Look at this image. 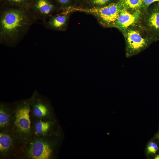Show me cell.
I'll return each mask as SVG.
<instances>
[{
	"label": "cell",
	"instance_id": "6",
	"mask_svg": "<svg viewBox=\"0 0 159 159\" xmlns=\"http://www.w3.org/2000/svg\"><path fill=\"white\" fill-rule=\"evenodd\" d=\"M138 24L147 31L155 41L159 40V2L143 13Z\"/></svg>",
	"mask_w": 159,
	"mask_h": 159
},
{
	"label": "cell",
	"instance_id": "18",
	"mask_svg": "<svg viewBox=\"0 0 159 159\" xmlns=\"http://www.w3.org/2000/svg\"><path fill=\"white\" fill-rule=\"evenodd\" d=\"M144 1L146 11L152 4L155 2H159V0H144Z\"/></svg>",
	"mask_w": 159,
	"mask_h": 159
},
{
	"label": "cell",
	"instance_id": "11",
	"mask_svg": "<svg viewBox=\"0 0 159 159\" xmlns=\"http://www.w3.org/2000/svg\"><path fill=\"white\" fill-rule=\"evenodd\" d=\"M12 117V110L3 104L0 108V127L1 130H10Z\"/></svg>",
	"mask_w": 159,
	"mask_h": 159
},
{
	"label": "cell",
	"instance_id": "9",
	"mask_svg": "<svg viewBox=\"0 0 159 159\" xmlns=\"http://www.w3.org/2000/svg\"><path fill=\"white\" fill-rule=\"evenodd\" d=\"M52 125L49 118L36 120L32 124V135L34 137L48 136Z\"/></svg>",
	"mask_w": 159,
	"mask_h": 159
},
{
	"label": "cell",
	"instance_id": "17",
	"mask_svg": "<svg viewBox=\"0 0 159 159\" xmlns=\"http://www.w3.org/2000/svg\"><path fill=\"white\" fill-rule=\"evenodd\" d=\"M11 4L17 6H22L27 4L30 0H6Z\"/></svg>",
	"mask_w": 159,
	"mask_h": 159
},
{
	"label": "cell",
	"instance_id": "8",
	"mask_svg": "<svg viewBox=\"0 0 159 159\" xmlns=\"http://www.w3.org/2000/svg\"><path fill=\"white\" fill-rule=\"evenodd\" d=\"M142 14L140 12L131 11L122 8L112 27L117 29L123 33L130 26L138 23Z\"/></svg>",
	"mask_w": 159,
	"mask_h": 159
},
{
	"label": "cell",
	"instance_id": "15",
	"mask_svg": "<svg viewBox=\"0 0 159 159\" xmlns=\"http://www.w3.org/2000/svg\"><path fill=\"white\" fill-rule=\"evenodd\" d=\"M112 0H90L94 7H99L106 6L112 2Z\"/></svg>",
	"mask_w": 159,
	"mask_h": 159
},
{
	"label": "cell",
	"instance_id": "19",
	"mask_svg": "<svg viewBox=\"0 0 159 159\" xmlns=\"http://www.w3.org/2000/svg\"><path fill=\"white\" fill-rule=\"evenodd\" d=\"M57 1L61 4L66 5L69 3V0H57Z\"/></svg>",
	"mask_w": 159,
	"mask_h": 159
},
{
	"label": "cell",
	"instance_id": "7",
	"mask_svg": "<svg viewBox=\"0 0 159 159\" xmlns=\"http://www.w3.org/2000/svg\"><path fill=\"white\" fill-rule=\"evenodd\" d=\"M30 99L32 116L36 120L49 118L51 106L47 100L36 92Z\"/></svg>",
	"mask_w": 159,
	"mask_h": 159
},
{
	"label": "cell",
	"instance_id": "4",
	"mask_svg": "<svg viewBox=\"0 0 159 159\" xmlns=\"http://www.w3.org/2000/svg\"><path fill=\"white\" fill-rule=\"evenodd\" d=\"M54 152L53 143L48 136L34 137L29 143L27 155L30 158L49 159Z\"/></svg>",
	"mask_w": 159,
	"mask_h": 159
},
{
	"label": "cell",
	"instance_id": "5",
	"mask_svg": "<svg viewBox=\"0 0 159 159\" xmlns=\"http://www.w3.org/2000/svg\"><path fill=\"white\" fill-rule=\"evenodd\" d=\"M122 8L120 3L118 1L103 6L93 7L83 11L95 16L105 26L112 27Z\"/></svg>",
	"mask_w": 159,
	"mask_h": 159
},
{
	"label": "cell",
	"instance_id": "2",
	"mask_svg": "<svg viewBox=\"0 0 159 159\" xmlns=\"http://www.w3.org/2000/svg\"><path fill=\"white\" fill-rule=\"evenodd\" d=\"M14 108L10 130L16 138L23 141L29 140L32 137V127L31 99L17 102Z\"/></svg>",
	"mask_w": 159,
	"mask_h": 159
},
{
	"label": "cell",
	"instance_id": "1",
	"mask_svg": "<svg viewBox=\"0 0 159 159\" xmlns=\"http://www.w3.org/2000/svg\"><path fill=\"white\" fill-rule=\"evenodd\" d=\"M32 19L21 9H8L1 14L0 22V39L8 44H13L21 39L30 27Z\"/></svg>",
	"mask_w": 159,
	"mask_h": 159
},
{
	"label": "cell",
	"instance_id": "10",
	"mask_svg": "<svg viewBox=\"0 0 159 159\" xmlns=\"http://www.w3.org/2000/svg\"><path fill=\"white\" fill-rule=\"evenodd\" d=\"M0 133V151L2 155H6L13 145V138L15 137L11 130H1Z\"/></svg>",
	"mask_w": 159,
	"mask_h": 159
},
{
	"label": "cell",
	"instance_id": "16",
	"mask_svg": "<svg viewBox=\"0 0 159 159\" xmlns=\"http://www.w3.org/2000/svg\"><path fill=\"white\" fill-rule=\"evenodd\" d=\"M159 147L157 144L154 142H151L148 144L147 148L148 153L155 154L158 151Z\"/></svg>",
	"mask_w": 159,
	"mask_h": 159
},
{
	"label": "cell",
	"instance_id": "20",
	"mask_svg": "<svg viewBox=\"0 0 159 159\" xmlns=\"http://www.w3.org/2000/svg\"><path fill=\"white\" fill-rule=\"evenodd\" d=\"M154 158L155 159H159V154L155 155Z\"/></svg>",
	"mask_w": 159,
	"mask_h": 159
},
{
	"label": "cell",
	"instance_id": "12",
	"mask_svg": "<svg viewBox=\"0 0 159 159\" xmlns=\"http://www.w3.org/2000/svg\"><path fill=\"white\" fill-rule=\"evenodd\" d=\"M33 7L37 14L45 17L50 14L54 9L53 5L48 0H36Z\"/></svg>",
	"mask_w": 159,
	"mask_h": 159
},
{
	"label": "cell",
	"instance_id": "3",
	"mask_svg": "<svg viewBox=\"0 0 159 159\" xmlns=\"http://www.w3.org/2000/svg\"><path fill=\"white\" fill-rule=\"evenodd\" d=\"M123 34L125 40V54L127 57L138 54L155 41L138 23L130 26Z\"/></svg>",
	"mask_w": 159,
	"mask_h": 159
},
{
	"label": "cell",
	"instance_id": "21",
	"mask_svg": "<svg viewBox=\"0 0 159 159\" xmlns=\"http://www.w3.org/2000/svg\"><path fill=\"white\" fill-rule=\"evenodd\" d=\"M157 137L158 139L159 140V132L158 133V134L157 135Z\"/></svg>",
	"mask_w": 159,
	"mask_h": 159
},
{
	"label": "cell",
	"instance_id": "14",
	"mask_svg": "<svg viewBox=\"0 0 159 159\" xmlns=\"http://www.w3.org/2000/svg\"><path fill=\"white\" fill-rule=\"evenodd\" d=\"M67 17L65 15H58L53 17L49 20V26L57 29H62L65 26L67 22Z\"/></svg>",
	"mask_w": 159,
	"mask_h": 159
},
{
	"label": "cell",
	"instance_id": "13",
	"mask_svg": "<svg viewBox=\"0 0 159 159\" xmlns=\"http://www.w3.org/2000/svg\"><path fill=\"white\" fill-rule=\"evenodd\" d=\"M122 8L131 11H138L142 13L145 9L144 0H118Z\"/></svg>",
	"mask_w": 159,
	"mask_h": 159
}]
</instances>
